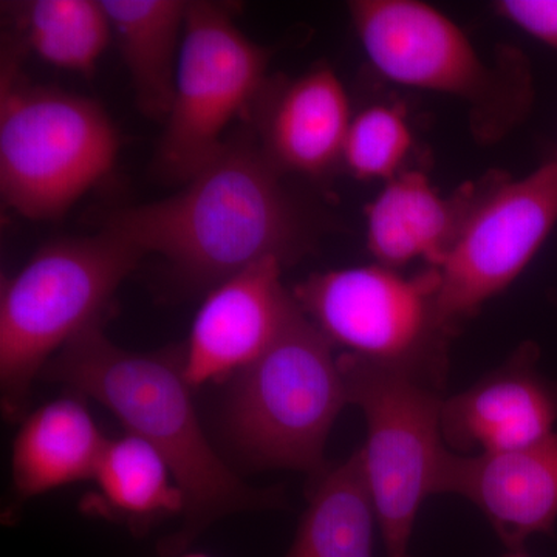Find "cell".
<instances>
[{
    "instance_id": "cell-15",
    "label": "cell",
    "mask_w": 557,
    "mask_h": 557,
    "mask_svg": "<svg viewBox=\"0 0 557 557\" xmlns=\"http://www.w3.org/2000/svg\"><path fill=\"white\" fill-rule=\"evenodd\" d=\"M480 182L443 196L426 175L406 170L384 183L366 209V240L380 265L401 271L417 260L438 269L448 255Z\"/></svg>"
},
{
    "instance_id": "cell-10",
    "label": "cell",
    "mask_w": 557,
    "mask_h": 557,
    "mask_svg": "<svg viewBox=\"0 0 557 557\" xmlns=\"http://www.w3.org/2000/svg\"><path fill=\"white\" fill-rule=\"evenodd\" d=\"M557 226V159L520 178L480 180L438 267V317L450 335L507 292Z\"/></svg>"
},
{
    "instance_id": "cell-17",
    "label": "cell",
    "mask_w": 557,
    "mask_h": 557,
    "mask_svg": "<svg viewBox=\"0 0 557 557\" xmlns=\"http://www.w3.org/2000/svg\"><path fill=\"white\" fill-rule=\"evenodd\" d=\"M112 38L129 72L135 100L149 119L164 123L174 100L188 2L101 0Z\"/></svg>"
},
{
    "instance_id": "cell-24",
    "label": "cell",
    "mask_w": 557,
    "mask_h": 557,
    "mask_svg": "<svg viewBox=\"0 0 557 557\" xmlns=\"http://www.w3.org/2000/svg\"><path fill=\"white\" fill-rule=\"evenodd\" d=\"M177 557H211V556L203 555V553H185V555H180Z\"/></svg>"
},
{
    "instance_id": "cell-25",
    "label": "cell",
    "mask_w": 557,
    "mask_h": 557,
    "mask_svg": "<svg viewBox=\"0 0 557 557\" xmlns=\"http://www.w3.org/2000/svg\"><path fill=\"white\" fill-rule=\"evenodd\" d=\"M555 159H557V153H556V157H555Z\"/></svg>"
},
{
    "instance_id": "cell-26",
    "label": "cell",
    "mask_w": 557,
    "mask_h": 557,
    "mask_svg": "<svg viewBox=\"0 0 557 557\" xmlns=\"http://www.w3.org/2000/svg\"><path fill=\"white\" fill-rule=\"evenodd\" d=\"M557 300V299H556Z\"/></svg>"
},
{
    "instance_id": "cell-13",
    "label": "cell",
    "mask_w": 557,
    "mask_h": 557,
    "mask_svg": "<svg viewBox=\"0 0 557 557\" xmlns=\"http://www.w3.org/2000/svg\"><path fill=\"white\" fill-rule=\"evenodd\" d=\"M467 498L493 525L507 549L525 548L536 534L555 537L557 432L508 453L460 456L450 450L442 494Z\"/></svg>"
},
{
    "instance_id": "cell-14",
    "label": "cell",
    "mask_w": 557,
    "mask_h": 557,
    "mask_svg": "<svg viewBox=\"0 0 557 557\" xmlns=\"http://www.w3.org/2000/svg\"><path fill=\"white\" fill-rule=\"evenodd\" d=\"M256 141L282 174L318 178L341 164L351 113L339 76L318 67L298 78L269 81L249 110Z\"/></svg>"
},
{
    "instance_id": "cell-23",
    "label": "cell",
    "mask_w": 557,
    "mask_h": 557,
    "mask_svg": "<svg viewBox=\"0 0 557 557\" xmlns=\"http://www.w3.org/2000/svg\"><path fill=\"white\" fill-rule=\"evenodd\" d=\"M502 557H530L528 556L525 548H518V549H507V553H505Z\"/></svg>"
},
{
    "instance_id": "cell-11",
    "label": "cell",
    "mask_w": 557,
    "mask_h": 557,
    "mask_svg": "<svg viewBox=\"0 0 557 557\" xmlns=\"http://www.w3.org/2000/svg\"><path fill=\"white\" fill-rule=\"evenodd\" d=\"M284 267L265 259L209 289L182 350L190 387L234 380L273 346L298 309Z\"/></svg>"
},
{
    "instance_id": "cell-9",
    "label": "cell",
    "mask_w": 557,
    "mask_h": 557,
    "mask_svg": "<svg viewBox=\"0 0 557 557\" xmlns=\"http://www.w3.org/2000/svg\"><path fill=\"white\" fill-rule=\"evenodd\" d=\"M269 50L237 27L228 5L188 2L174 100L157 170L188 183L225 145L236 116L249 113L269 83Z\"/></svg>"
},
{
    "instance_id": "cell-6",
    "label": "cell",
    "mask_w": 557,
    "mask_h": 557,
    "mask_svg": "<svg viewBox=\"0 0 557 557\" xmlns=\"http://www.w3.org/2000/svg\"><path fill=\"white\" fill-rule=\"evenodd\" d=\"M347 405L338 357L298 306L273 346L233 380L226 423L256 467L313 478L329 467L325 445Z\"/></svg>"
},
{
    "instance_id": "cell-3",
    "label": "cell",
    "mask_w": 557,
    "mask_h": 557,
    "mask_svg": "<svg viewBox=\"0 0 557 557\" xmlns=\"http://www.w3.org/2000/svg\"><path fill=\"white\" fill-rule=\"evenodd\" d=\"M141 258L137 248L101 230L46 245L3 278L0 384L7 417H24L35 380L81 333L102 324L110 300Z\"/></svg>"
},
{
    "instance_id": "cell-2",
    "label": "cell",
    "mask_w": 557,
    "mask_h": 557,
    "mask_svg": "<svg viewBox=\"0 0 557 557\" xmlns=\"http://www.w3.org/2000/svg\"><path fill=\"white\" fill-rule=\"evenodd\" d=\"M40 376L100 403L170 465L186 508L178 530L159 542L161 556L185 555L226 516L282 504L278 491L247 485L212 448L183 375L182 354L124 350L98 324L62 348Z\"/></svg>"
},
{
    "instance_id": "cell-4",
    "label": "cell",
    "mask_w": 557,
    "mask_h": 557,
    "mask_svg": "<svg viewBox=\"0 0 557 557\" xmlns=\"http://www.w3.org/2000/svg\"><path fill=\"white\" fill-rule=\"evenodd\" d=\"M120 137L100 102L22 78L5 58L0 87V190L32 220L58 219L115 164Z\"/></svg>"
},
{
    "instance_id": "cell-8",
    "label": "cell",
    "mask_w": 557,
    "mask_h": 557,
    "mask_svg": "<svg viewBox=\"0 0 557 557\" xmlns=\"http://www.w3.org/2000/svg\"><path fill=\"white\" fill-rule=\"evenodd\" d=\"M438 285L437 269L408 276L375 262L311 274L292 293L333 348L443 387L453 335L440 321Z\"/></svg>"
},
{
    "instance_id": "cell-19",
    "label": "cell",
    "mask_w": 557,
    "mask_h": 557,
    "mask_svg": "<svg viewBox=\"0 0 557 557\" xmlns=\"http://www.w3.org/2000/svg\"><path fill=\"white\" fill-rule=\"evenodd\" d=\"M310 479L309 504L284 557H373L376 515L359 449Z\"/></svg>"
},
{
    "instance_id": "cell-16",
    "label": "cell",
    "mask_w": 557,
    "mask_h": 557,
    "mask_svg": "<svg viewBox=\"0 0 557 557\" xmlns=\"http://www.w3.org/2000/svg\"><path fill=\"white\" fill-rule=\"evenodd\" d=\"M108 438L86 403L62 397L22 418L13 443V485L22 500L91 479Z\"/></svg>"
},
{
    "instance_id": "cell-21",
    "label": "cell",
    "mask_w": 557,
    "mask_h": 557,
    "mask_svg": "<svg viewBox=\"0 0 557 557\" xmlns=\"http://www.w3.org/2000/svg\"><path fill=\"white\" fill-rule=\"evenodd\" d=\"M412 148V127L406 110L380 102L354 113L341 164L351 177L384 185L406 171Z\"/></svg>"
},
{
    "instance_id": "cell-18",
    "label": "cell",
    "mask_w": 557,
    "mask_h": 557,
    "mask_svg": "<svg viewBox=\"0 0 557 557\" xmlns=\"http://www.w3.org/2000/svg\"><path fill=\"white\" fill-rule=\"evenodd\" d=\"M90 480L95 487L84 498L83 511L126 523L137 533L172 516L183 518L185 512V494L170 465L129 432L108 438Z\"/></svg>"
},
{
    "instance_id": "cell-7",
    "label": "cell",
    "mask_w": 557,
    "mask_h": 557,
    "mask_svg": "<svg viewBox=\"0 0 557 557\" xmlns=\"http://www.w3.org/2000/svg\"><path fill=\"white\" fill-rule=\"evenodd\" d=\"M351 24L381 76L412 89L448 95L471 106L480 135L509 129L531 104V76L522 54L494 69L467 33L420 0H355Z\"/></svg>"
},
{
    "instance_id": "cell-12",
    "label": "cell",
    "mask_w": 557,
    "mask_h": 557,
    "mask_svg": "<svg viewBox=\"0 0 557 557\" xmlns=\"http://www.w3.org/2000/svg\"><path fill=\"white\" fill-rule=\"evenodd\" d=\"M541 350L523 343L497 369L445 398L442 431L460 456L525 448L557 432V381L539 369Z\"/></svg>"
},
{
    "instance_id": "cell-22",
    "label": "cell",
    "mask_w": 557,
    "mask_h": 557,
    "mask_svg": "<svg viewBox=\"0 0 557 557\" xmlns=\"http://www.w3.org/2000/svg\"><path fill=\"white\" fill-rule=\"evenodd\" d=\"M494 11L502 20L557 51V0H498Z\"/></svg>"
},
{
    "instance_id": "cell-1",
    "label": "cell",
    "mask_w": 557,
    "mask_h": 557,
    "mask_svg": "<svg viewBox=\"0 0 557 557\" xmlns=\"http://www.w3.org/2000/svg\"><path fill=\"white\" fill-rule=\"evenodd\" d=\"M282 177L255 137L236 135L182 193L116 209L102 230L143 256H161L183 284L209 292L255 263L288 265L309 248V215Z\"/></svg>"
},
{
    "instance_id": "cell-20",
    "label": "cell",
    "mask_w": 557,
    "mask_h": 557,
    "mask_svg": "<svg viewBox=\"0 0 557 557\" xmlns=\"http://www.w3.org/2000/svg\"><path fill=\"white\" fill-rule=\"evenodd\" d=\"M9 10L17 44L70 72H94L112 39L101 0H27Z\"/></svg>"
},
{
    "instance_id": "cell-5",
    "label": "cell",
    "mask_w": 557,
    "mask_h": 557,
    "mask_svg": "<svg viewBox=\"0 0 557 557\" xmlns=\"http://www.w3.org/2000/svg\"><path fill=\"white\" fill-rule=\"evenodd\" d=\"M348 405L366 421L362 472L384 557L410 556L424 502L442 494L450 449L442 431L443 387L408 370L339 355Z\"/></svg>"
}]
</instances>
